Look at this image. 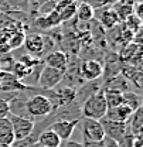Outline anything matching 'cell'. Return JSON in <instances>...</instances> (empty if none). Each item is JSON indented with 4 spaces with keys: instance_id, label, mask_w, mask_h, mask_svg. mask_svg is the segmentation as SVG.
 <instances>
[{
    "instance_id": "6da1fadb",
    "label": "cell",
    "mask_w": 143,
    "mask_h": 147,
    "mask_svg": "<svg viewBox=\"0 0 143 147\" xmlns=\"http://www.w3.org/2000/svg\"><path fill=\"white\" fill-rule=\"evenodd\" d=\"M108 110V105L105 100L104 89L92 93L87 99H84L81 105V116L87 119H94V120H101L105 117Z\"/></svg>"
},
{
    "instance_id": "7a4b0ae2",
    "label": "cell",
    "mask_w": 143,
    "mask_h": 147,
    "mask_svg": "<svg viewBox=\"0 0 143 147\" xmlns=\"http://www.w3.org/2000/svg\"><path fill=\"white\" fill-rule=\"evenodd\" d=\"M24 105L27 115L31 117H47L53 112V105L50 99L43 93H36L31 98L26 99Z\"/></svg>"
},
{
    "instance_id": "3957f363",
    "label": "cell",
    "mask_w": 143,
    "mask_h": 147,
    "mask_svg": "<svg viewBox=\"0 0 143 147\" xmlns=\"http://www.w3.org/2000/svg\"><path fill=\"white\" fill-rule=\"evenodd\" d=\"M31 92L38 91L36 86L24 85L17 76H14L12 72L0 71V92L1 93H14V92Z\"/></svg>"
},
{
    "instance_id": "277c9868",
    "label": "cell",
    "mask_w": 143,
    "mask_h": 147,
    "mask_svg": "<svg viewBox=\"0 0 143 147\" xmlns=\"http://www.w3.org/2000/svg\"><path fill=\"white\" fill-rule=\"evenodd\" d=\"M81 123V130H82V139L88 143H99L105 139V133H104V129L102 125L99 123V120H94V119H87V117H82L79 120Z\"/></svg>"
},
{
    "instance_id": "5b68a950",
    "label": "cell",
    "mask_w": 143,
    "mask_h": 147,
    "mask_svg": "<svg viewBox=\"0 0 143 147\" xmlns=\"http://www.w3.org/2000/svg\"><path fill=\"white\" fill-rule=\"evenodd\" d=\"M64 75L65 74L58 69H54V68L44 65L41 68L40 76H38V82H37L38 88L43 91H53L61 84V81L64 79Z\"/></svg>"
},
{
    "instance_id": "8992f818",
    "label": "cell",
    "mask_w": 143,
    "mask_h": 147,
    "mask_svg": "<svg viewBox=\"0 0 143 147\" xmlns=\"http://www.w3.org/2000/svg\"><path fill=\"white\" fill-rule=\"evenodd\" d=\"M7 119H9L10 123H12L14 140H23V139L28 137V136L33 133V130H34V122H33L31 119L14 116V115H12V113H9Z\"/></svg>"
},
{
    "instance_id": "52a82bcc",
    "label": "cell",
    "mask_w": 143,
    "mask_h": 147,
    "mask_svg": "<svg viewBox=\"0 0 143 147\" xmlns=\"http://www.w3.org/2000/svg\"><path fill=\"white\" fill-rule=\"evenodd\" d=\"M78 71H79V76L84 81L94 82L104 75V65L98 59H87L79 65Z\"/></svg>"
},
{
    "instance_id": "ba28073f",
    "label": "cell",
    "mask_w": 143,
    "mask_h": 147,
    "mask_svg": "<svg viewBox=\"0 0 143 147\" xmlns=\"http://www.w3.org/2000/svg\"><path fill=\"white\" fill-rule=\"evenodd\" d=\"M81 119H72V120H55L53 122L48 129L53 130L54 133L60 137L61 142H68L71 139L72 133L77 127V125H79Z\"/></svg>"
},
{
    "instance_id": "9c48e42d",
    "label": "cell",
    "mask_w": 143,
    "mask_h": 147,
    "mask_svg": "<svg viewBox=\"0 0 143 147\" xmlns=\"http://www.w3.org/2000/svg\"><path fill=\"white\" fill-rule=\"evenodd\" d=\"M99 123L102 125L104 129V133H105V137H109L112 140H115L116 143L125 136L126 133L129 131L127 129V123H119V122H112V120H108L106 117H102L99 120Z\"/></svg>"
},
{
    "instance_id": "30bf717a",
    "label": "cell",
    "mask_w": 143,
    "mask_h": 147,
    "mask_svg": "<svg viewBox=\"0 0 143 147\" xmlns=\"http://www.w3.org/2000/svg\"><path fill=\"white\" fill-rule=\"evenodd\" d=\"M24 48L34 55V58H38L45 51V37L41 34H30L24 38Z\"/></svg>"
},
{
    "instance_id": "8fae6325",
    "label": "cell",
    "mask_w": 143,
    "mask_h": 147,
    "mask_svg": "<svg viewBox=\"0 0 143 147\" xmlns=\"http://www.w3.org/2000/svg\"><path fill=\"white\" fill-rule=\"evenodd\" d=\"M44 62L47 67L54 68V69H58L61 72L65 74L67 68H68V57L64 51H53V53H48V55L44 58Z\"/></svg>"
},
{
    "instance_id": "7c38bea8",
    "label": "cell",
    "mask_w": 143,
    "mask_h": 147,
    "mask_svg": "<svg viewBox=\"0 0 143 147\" xmlns=\"http://www.w3.org/2000/svg\"><path fill=\"white\" fill-rule=\"evenodd\" d=\"M132 110L129 109L126 105H119L116 108H110V109L106 110V117L108 120H112V122H119V123H127L130 116H132Z\"/></svg>"
},
{
    "instance_id": "4fadbf2b",
    "label": "cell",
    "mask_w": 143,
    "mask_h": 147,
    "mask_svg": "<svg viewBox=\"0 0 143 147\" xmlns=\"http://www.w3.org/2000/svg\"><path fill=\"white\" fill-rule=\"evenodd\" d=\"M96 11H99V13H96V18H99L101 24L105 26L106 28H112L119 23V17H118L115 9L102 7V9H98Z\"/></svg>"
},
{
    "instance_id": "5bb4252c",
    "label": "cell",
    "mask_w": 143,
    "mask_h": 147,
    "mask_svg": "<svg viewBox=\"0 0 143 147\" xmlns=\"http://www.w3.org/2000/svg\"><path fill=\"white\" fill-rule=\"evenodd\" d=\"M61 143L62 142L60 140V137L50 129L43 130L37 137V144L41 147H61Z\"/></svg>"
},
{
    "instance_id": "9a60e30c",
    "label": "cell",
    "mask_w": 143,
    "mask_h": 147,
    "mask_svg": "<svg viewBox=\"0 0 143 147\" xmlns=\"http://www.w3.org/2000/svg\"><path fill=\"white\" fill-rule=\"evenodd\" d=\"M13 143H14V134L10 120L7 117L0 119V144L12 146Z\"/></svg>"
},
{
    "instance_id": "2e32d148",
    "label": "cell",
    "mask_w": 143,
    "mask_h": 147,
    "mask_svg": "<svg viewBox=\"0 0 143 147\" xmlns=\"http://www.w3.org/2000/svg\"><path fill=\"white\" fill-rule=\"evenodd\" d=\"M60 17H58V13L53 10L50 13H45L44 16H38L34 21V26L37 27H41V28H51L54 26L60 24Z\"/></svg>"
},
{
    "instance_id": "e0dca14e",
    "label": "cell",
    "mask_w": 143,
    "mask_h": 147,
    "mask_svg": "<svg viewBox=\"0 0 143 147\" xmlns=\"http://www.w3.org/2000/svg\"><path fill=\"white\" fill-rule=\"evenodd\" d=\"M130 125L127 126L129 131L133 134V136H138L142 133V125H143V109L139 108L138 110H135L130 116ZM129 123V122H127Z\"/></svg>"
},
{
    "instance_id": "ac0fdd59",
    "label": "cell",
    "mask_w": 143,
    "mask_h": 147,
    "mask_svg": "<svg viewBox=\"0 0 143 147\" xmlns=\"http://www.w3.org/2000/svg\"><path fill=\"white\" fill-rule=\"evenodd\" d=\"M122 96H123V105H126L132 112L142 108V96L139 93L129 91V92H125Z\"/></svg>"
},
{
    "instance_id": "d6986e66",
    "label": "cell",
    "mask_w": 143,
    "mask_h": 147,
    "mask_svg": "<svg viewBox=\"0 0 143 147\" xmlns=\"http://www.w3.org/2000/svg\"><path fill=\"white\" fill-rule=\"evenodd\" d=\"M94 14H95V10L89 7L88 4L85 3H79L77 4V13H75V17L78 21H82V23H88L94 18Z\"/></svg>"
},
{
    "instance_id": "ffe728a7",
    "label": "cell",
    "mask_w": 143,
    "mask_h": 147,
    "mask_svg": "<svg viewBox=\"0 0 143 147\" xmlns=\"http://www.w3.org/2000/svg\"><path fill=\"white\" fill-rule=\"evenodd\" d=\"M104 95H105V100H106L108 109L110 108H116L119 105L123 103V93L118 91H113V89H104Z\"/></svg>"
},
{
    "instance_id": "44dd1931",
    "label": "cell",
    "mask_w": 143,
    "mask_h": 147,
    "mask_svg": "<svg viewBox=\"0 0 143 147\" xmlns=\"http://www.w3.org/2000/svg\"><path fill=\"white\" fill-rule=\"evenodd\" d=\"M7 1V7L12 11H21V13H27L31 11V1L30 0H6Z\"/></svg>"
},
{
    "instance_id": "7402d4cb",
    "label": "cell",
    "mask_w": 143,
    "mask_h": 147,
    "mask_svg": "<svg viewBox=\"0 0 143 147\" xmlns=\"http://www.w3.org/2000/svg\"><path fill=\"white\" fill-rule=\"evenodd\" d=\"M16 96L14 93H9L7 96H0V119H4L9 116L10 113V108H9V100Z\"/></svg>"
},
{
    "instance_id": "603a6c76",
    "label": "cell",
    "mask_w": 143,
    "mask_h": 147,
    "mask_svg": "<svg viewBox=\"0 0 143 147\" xmlns=\"http://www.w3.org/2000/svg\"><path fill=\"white\" fill-rule=\"evenodd\" d=\"M82 3L88 4L94 10H98V9L106 7L108 4H109V0H82Z\"/></svg>"
},
{
    "instance_id": "cb8c5ba5",
    "label": "cell",
    "mask_w": 143,
    "mask_h": 147,
    "mask_svg": "<svg viewBox=\"0 0 143 147\" xmlns=\"http://www.w3.org/2000/svg\"><path fill=\"white\" fill-rule=\"evenodd\" d=\"M119 147H133V134L130 131H127L125 136L118 142Z\"/></svg>"
},
{
    "instance_id": "d4e9b609",
    "label": "cell",
    "mask_w": 143,
    "mask_h": 147,
    "mask_svg": "<svg viewBox=\"0 0 143 147\" xmlns=\"http://www.w3.org/2000/svg\"><path fill=\"white\" fill-rule=\"evenodd\" d=\"M102 143H104V147H119V144H118L115 140H112V139H109V137H105V139L102 140Z\"/></svg>"
},
{
    "instance_id": "484cf974",
    "label": "cell",
    "mask_w": 143,
    "mask_h": 147,
    "mask_svg": "<svg viewBox=\"0 0 143 147\" xmlns=\"http://www.w3.org/2000/svg\"><path fill=\"white\" fill-rule=\"evenodd\" d=\"M82 146L84 147H104V143L102 142H99V143H88V142H85V143H82Z\"/></svg>"
},
{
    "instance_id": "4316f807",
    "label": "cell",
    "mask_w": 143,
    "mask_h": 147,
    "mask_svg": "<svg viewBox=\"0 0 143 147\" xmlns=\"http://www.w3.org/2000/svg\"><path fill=\"white\" fill-rule=\"evenodd\" d=\"M65 147H84L82 143H78V142H72V140H68L65 143Z\"/></svg>"
},
{
    "instance_id": "83f0119b",
    "label": "cell",
    "mask_w": 143,
    "mask_h": 147,
    "mask_svg": "<svg viewBox=\"0 0 143 147\" xmlns=\"http://www.w3.org/2000/svg\"><path fill=\"white\" fill-rule=\"evenodd\" d=\"M0 11H9V13H10V10H9V7H7V1H6V0H0Z\"/></svg>"
},
{
    "instance_id": "f1b7e54d",
    "label": "cell",
    "mask_w": 143,
    "mask_h": 147,
    "mask_svg": "<svg viewBox=\"0 0 143 147\" xmlns=\"http://www.w3.org/2000/svg\"><path fill=\"white\" fill-rule=\"evenodd\" d=\"M48 1H50V0H38L36 3V6H34V10H38L43 4H45V3H48Z\"/></svg>"
},
{
    "instance_id": "f546056e",
    "label": "cell",
    "mask_w": 143,
    "mask_h": 147,
    "mask_svg": "<svg viewBox=\"0 0 143 147\" xmlns=\"http://www.w3.org/2000/svg\"><path fill=\"white\" fill-rule=\"evenodd\" d=\"M30 1H31V6L34 7V6H36V3H37V1H38V0H30Z\"/></svg>"
},
{
    "instance_id": "4dcf8cb0",
    "label": "cell",
    "mask_w": 143,
    "mask_h": 147,
    "mask_svg": "<svg viewBox=\"0 0 143 147\" xmlns=\"http://www.w3.org/2000/svg\"><path fill=\"white\" fill-rule=\"evenodd\" d=\"M0 147H12V146H4V144H0Z\"/></svg>"
},
{
    "instance_id": "1f68e13d",
    "label": "cell",
    "mask_w": 143,
    "mask_h": 147,
    "mask_svg": "<svg viewBox=\"0 0 143 147\" xmlns=\"http://www.w3.org/2000/svg\"><path fill=\"white\" fill-rule=\"evenodd\" d=\"M110 1H116V0H109V3H110Z\"/></svg>"
},
{
    "instance_id": "d6a6232c",
    "label": "cell",
    "mask_w": 143,
    "mask_h": 147,
    "mask_svg": "<svg viewBox=\"0 0 143 147\" xmlns=\"http://www.w3.org/2000/svg\"><path fill=\"white\" fill-rule=\"evenodd\" d=\"M0 71H1V68H0Z\"/></svg>"
}]
</instances>
